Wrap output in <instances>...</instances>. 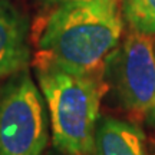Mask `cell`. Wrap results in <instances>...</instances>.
Here are the masks:
<instances>
[{"label": "cell", "instance_id": "cell-1", "mask_svg": "<svg viewBox=\"0 0 155 155\" xmlns=\"http://www.w3.org/2000/svg\"><path fill=\"white\" fill-rule=\"evenodd\" d=\"M122 32L124 19L118 0L58 5L39 36V63L96 75L121 42Z\"/></svg>", "mask_w": 155, "mask_h": 155}, {"label": "cell", "instance_id": "cell-6", "mask_svg": "<svg viewBox=\"0 0 155 155\" xmlns=\"http://www.w3.org/2000/svg\"><path fill=\"white\" fill-rule=\"evenodd\" d=\"M92 155H147L145 135L131 122L101 116L95 129Z\"/></svg>", "mask_w": 155, "mask_h": 155}, {"label": "cell", "instance_id": "cell-4", "mask_svg": "<svg viewBox=\"0 0 155 155\" xmlns=\"http://www.w3.org/2000/svg\"><path fill=\"white\" fill-rule=\"evenodd\" d=\"M49 124L43 94L30 73L10 75L0 88V155H42Z\"/></svg>", "mask_w": 155, "mask_h": 155}, {"label": "cell", "instance_id": "cell-9", "mask_svg": "<svg viewBox=\"0 0 155 155\" xmlns=\"http://www.w3.org/2000/svg\"><path fill=\"white\" fill-rule=\"evenodd\" d=\"M154 49H155V40H154Z\"/></svg>", "mask_w": 155, "mask_h": 155}, {"label": "cell", "instance_id": "cell-8", "mask_svg": "<svg viewBox=\"0 0 155 155\" xmlns=\"http://www.w3.org/2000/svg\"><path fill=\"white\" fill-rule=\"evenodd\" d=\"M45 2L49 3V5L58 6V5H62V3H68V2H89V0H45Z\"/></svg>", "mask_w": 155, "mask_h": 155}, {"label": "cell", "instance_id": "cell-2", "mask_svg": "<svg viewBox=\"0 0 155 155\" xmlns=\"http://www.w3.org/2000/svg\"><path fill=\"white\" fill-rule=\"evenodd\" d=\"M48 106L52 142L65 155H92L104 82L98 75L68 72L48 63L36 69Z\"/></svg>", "mask_w": 155, "mask_h": 155}, {"label": "cell", "instance_id": "cell-3", "mask_svg": "<svg viewBox=\"0 0 155 155\" xmlns=\"http://www.w3.org/2000/svg\"><path fill=\"white\" fill-rule=\"evenodd\" d=\"M102 82L118 105L155 127V49L152 36L131 32L106 58Z\"/></svg>", "mask_w": 155, "mask_h": 155}, {"label": "cell", "instance_id": "cell-5", "mask_svg": "<svg viewBox=\"0 0 155 155\" xmlns=\"http://www.w3.org/2000/svg\"><path fill=\"white\" fill-rule=\"evenodd\" d=\"M26 16L7 0H0V78L28 66L30 48Z\"/></svg>", "mask_w": 155, "mask_h": 155}, {"label": "cell", "instance_id": "cell-7", "mask_svg": "<svg viewBox=\"0 0 155 155\" xmlns=\"http://www.w3.org/2000/svg\"><path fill=\"white\" fill-rule=\"evenodd\" d=\"M119 9L131 32L155 36V0H121Z\"/></svg>", "mask_w": 155, "mask_h": 155}]
</instances>
